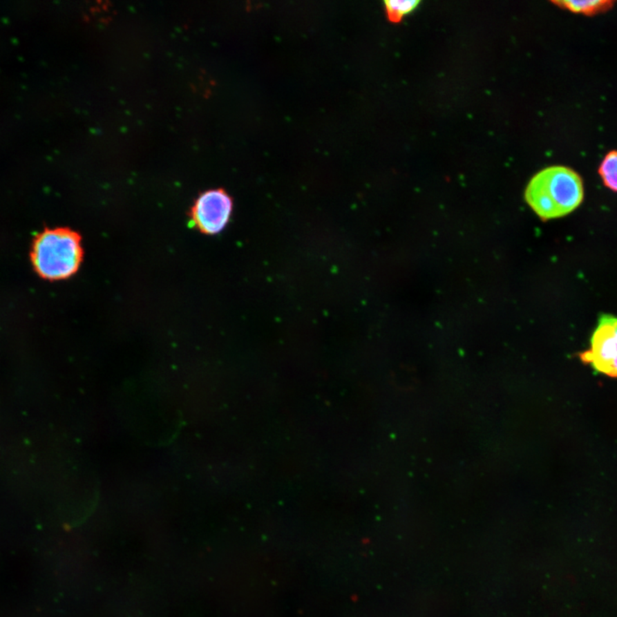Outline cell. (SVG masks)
<instances>
[{
    "label": "cell",
    "instance_id": "cell-1",
    "mask_svg": "<svg viewBox=\"0 0 617 617\" xmlns=\"http://www.w3.org/2000/svg\"><path fill=\"white\" fill-rule=\"evenodd\" d=\"M582 178L564 166L545 167L531 178L525 191L531 209L543 220L569 215L584 200Z\"/></svg>",
    "mask_w": 617,
    "mask_h": 617
},
{
    "label": "cell",
    "instance_id": "cell-2",
    "mask_svg": "<svg viewBox=\"0 0 617 617\" xmlns=\"http://www.w3.org/2000/svg\"><path fill=\"white\" fill-rule=\"evenodd\" d=\"M84 258L81 235L68 227L46 229L39 234L31 251L35 271L48 281L73 276L79 270Z\"/></svg>",
    "mask_w": 617,
    "mask_h": 617
},
{
    "label": "cell",
    "instance_id": "cell-3",
    "mask_svg": "<svg viewBox=\"0 0 617 617\" xmlns=\"http://www.w3.org/2000/svg\"><path fill=\"white\" fill-rule=\"evenodd\" d=\"M234 212V200L223 189L203 191L195 200L189 216L192 227L209 236L217 235L229 224Z\"/></svg>",
    "mask_w": 617,
    "mask_h": 617
},
{
    "label": "cell",
    "instance_id": "cell-4",
    "mask_svg": "<svg viewBox=\"0 0 617 617\" xmlns=\"http://www.w3.org/2000/svg\"><path fill=\"white\" fill-rule=\"evenodd\" d=\"M581 361L599 373L617 377V317L604 314L598 319L591 347L580 354Z\"/></svg>",
    "mask_w": 617,
    "mask_h": 617
},
{
    "label": "cell",
    "instance_id": "cell-5",
    "mask_svg": "<svg viewBox=\"0 0 617 617\" xmlns=\"http://www.w3.org/2000/svg\"><path fill=\"white\" fill-rule=\"evenodd\" d=\"M559 8L570 12L591 17L609 12L616 2L612 0H588V1H553Z\"/></svg>",
    "mask_w": 617,
    "mask_h": 617
},
{
    "label": "cell",
    "instance_id": "cell-6",
    "mask_svg": "<svg viewBox=\"0 0 617 617\" xmlns=\"http://www.w3.org/2000/svg\"><path fill=\"white\" fill-rule=\"evenodd\" d=\"M385 12L391 23H401L403 19L419 6L418 0H385Z\"/></svg>",
    "mask_w": 617,
    "mask_h": 617
},
{
    "label": "cell",
    "instance_id": "cell-7",
    "mask_svg": "<svg viewBox=\"0 0 617 617\" xmlns=\"http://www.w3.org/2000/svg\"><path fill=\"white\" fill-rule=\"evenodd\" d=\"M602 183L612 191L617 192V151L609 152L598 169Z\"/></svg>",
    "mask_w": 617,
    "mask_h": 617
}]
</instances>
